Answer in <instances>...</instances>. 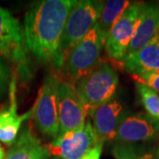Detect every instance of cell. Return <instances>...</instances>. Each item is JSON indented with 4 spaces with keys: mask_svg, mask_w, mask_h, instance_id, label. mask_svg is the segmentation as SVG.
Masks as SVG:
<instances>
[{
    "mask_svg": "<svg viewBox=\"0 0 159 159\" xmlns=\"http://www.w3.org/2000/svg\"><path fill=\"white\" fill-rule=\"evenodd\" d=\"M104 2L76 1L69 13L63 31L55 66L62 68L74 46L93 29L99 20Z\"/></svg>",
    "mask_w": 159,
    "mask_h": 159,
    "instance_id": "2",
    "label": "cell"
},
{
    "mask_svg": "<svg viewBox=\"0 0 159 159\" xmlns=\"http://www.w3.org/2000/svg\"><path fill=\"white\" fill-rule=\"evenodd\" d=\"M76 0H41L33 3L25 15L26 43L43 62L56 64L63 31Z\"/></svg>",
    "mask_w": 159,
    "mask_h": 159,
    "instance_id": "1",
    "label": "cell"
},
{
    "mask_svg": "<svg viewBox=\"0 0 159 159\" xmlns=\"http://www.w3.org/2000/svg\"><path fill=\"white\" fill-rule=\"evenodd\" d=\"M159 34V3L144 4L141 21L131 41L125 57L136 53Z\"/></svg>",
    "mask_w": 159,
    "mask_h": 159,
    "instance_id": "13",
    "label": "cell"
},
{
    "mask_svg": "<svg viewBox=\"0 0 159 159\" xmlns=\"http://www.w3.org/2000/svg\"><path fill=\"white\" fill-rule=\"evenodd\" d=\"M156 157H157V159H159V145L157 146V150H156Z\"/></svg>",
    "mask_w": 159,
    "mask_h": 159,
    "instance_id": "23",
    "label": "cell"
},
{
    "mask_svg": "<svg viewBox=\"0 0 159 159\" xmlns=\"http://www.w3.org/2000/svg\"><path fill=\"white\" fill-rule=\"evenodd\" d=\"M29 48L19 20L0 6V56L12 63L22 79L29 76Z\"/></svg>",
    "mask_w": 159,
    "mask_h": 159,
    "instance_id": "3",
    "label": "cell"
},
{
    "mask_svg": "<svg viewBox=\"0 0 159 159\" xmlns=\"http://www.w3.org/2000/svg\"><path fill=\"white\" fill-rule=\"evenodd\" d=\"M103 142H99L97 145L89 150L81 159H100L102 151Z\"/></svg>",
    "mask_w": 159,
    "mask_h": 159,
    "instance_id": "21",
    "label": "cell"
},
{
    "mask_svg": "<svg viewBox=\"0 0 159 159\" xmlns=\"http://www.w3.org/2000/svg\"><path fill=\"white\" fill-rule=\"evenodd\" d=\"M105 41L96 25L74 46L69 53L62 70L69 79L78 81L97 68Z\"/></svg>",
    "mask_w": 159,
    "mask_h": 159,
    "instance_id": "5",
    "label": "cell"
},
{
    "mask_svg": "<svg viewBox=\"0 0 159 159\" xmlns=\"http://www.w3.org/2000/svg\"><path fill=\"white\" fill-rule=\"evenodd\" d=\"M122 111L121 103L113 100L97 107L89 114L93 119V128L99 142L111 141L116 138L122 120Z\"/></svg>",
    "mask_w": 159,
    "mask_h": 159,
    "instance_id": "11",
    "label": "cell"
},
{
    "mask_svg": "<svg viewBox=\"0 0 159 159\" xmlns=\"http://www.w3.org/2000/svg\"><path fill=\"white\" fill-rule=\"evenodd\" d=\"M4 158H5V151H4V149H3V148L0 145V159Z\"/></svg>",
    "mask_w": 159,
    "mask_h": 159,
    "instance_id": "22",
    "label": "cell"
},
{
    "mask_svg": "<svg viewBox=\"0 0 159 159\" xmlns=\"http://www.w3.org/2000/svg\"><path fill=\"white\" fill-rule=\"evenodd\" d=\"M89 111L80 99L76 87L67 81H61L58 91L59 133L77 130L86 124Z\"/></svg>",
    "mask_w": 159,
    "mask_h": 159,
    "instance_id": "9",
    "label": "cell"
},
{
    "mask_svg": "<svg viewBox=\"0 0 159 159\" xmlns=\"http://www.w3.org/2000/svg\"><path fill=\"white\" fill-rule=\"evenodd\" d=\"M159 136V121L148 114L135 113L120 121L116 138L121 143H134L155 140Z\"/></svg>",
    "mask_w": 159,
    "mask_h": 159,
    "instance_id": "10",
    "label": "cell"
},
{
    "mask_svg": "<svg viewBox=\"0 0 159 159\" xmlns=\"http://www.w3.org/2000/svg\"><path fill=\"white\" fill-rule=\"evenodd\" d=\"M111 152L116 159H157L153 153L129 143H117Z\"/></svg>",
    "mask_w": 159,
    "mask_h": 159,
    "instance_id": "18",
    "label": "cell"
},
{
    "mask_svg": "<svg viewBox=\"0 0 159 159\" xmlns=\"http://www.w3.org/2000/svg\"><path fill=\"white\" fill-rule=\"evenodd\" d=\"M136 83H141L150 88L154 91H159V70L147 72L139 75H133Z\"/></svg>",
    "mask_w": 159,
    "mask_h": 159,
    "instance_id": "19",
    "label": "cell"
},
{
    "mask_svg": "<svg viewBox=\"0 0 159 159\" xmlns=\"http://www.w3.org/2000/svg\"><path fill=\"white\" fill-rule=\"evenodd\" d=\"M120 63L133 75L159 70L158 35L136 53L124 57Z\"/></svg>",
    "mask_w": 159,
    "mask_h": 159,
    "instance_id": "14",
    "label": "cell"
},
{
    "mask_svg": "<svg viewBox=\"0 0 159 159\" xmlns=\"http://www.w3.org/2000/svg\"><path fill=\"white\" fill-rule=\"evenodd\" d=\"M60 83L57 76L47 75L34 106L33 117L36 126L42 134L54 139L59 133L58 91Z\"/></svg>",
    "mask_w": 159,
    "mask_h": 159,
    "instance_id": "6",
    "label": "cell"
},
{
    "mask_svg": "<svg viewBox=\"0 0 159 159\" xmlns=\"http://www.w3.org/2000/svg\"><path fill=\"white\" fill-rule=\"evenodd\" d=\"M48 148L43 146L29 126H25L4 159L48 158Z\"/></svg>",
    "mask_w": 159,
    "mask_h": 159,
    "instance_id": "15",
    "label": "cell"
},
{
    "mask_svg": "<svg viewBox=\"0 0 159 159\" xmlns=\"http://www.w3.org/2000/svg\"><path fill=\"white\" fill-rule=\"evenodd\" d=\"M158 36H159V34H158Z\"/></svg>",
    "mask_w": 159,
    "mask_h": 159,
    "instance_id": "25",
    "label": "cell"
},
{
    "mask_svg": "<svg viewBox=\"0 0 159 159\" xmlns=\"http://www.w3.org/2000/svg\"><path fill=\"white\" fill-rule=\"evenodd\" d=\"M143 7L144 3L131 4L114 25L104 43L109 57L119 62L125 57L131 41L141 21Z\"/></svg>",
    "mask_w": 159,
    "mask_h": 159,
    "instance_id": "7",
    "label": "cell"
},
{
    "mask_svg": "<svg viewBox=\"0 0 159 159\" xmlns=\"http://www.w3.org/2000/svg\"><path fill=\"white\" fill-rule=\"evenodd\" d=\"M136 91L147 114L159 121L158 94L147 86L136 83Z\"/></svg>",
    "mask_w": 159,
    "mask_h": 159,
    "instance_id": "17",
    "label": "cell"
},
{
    "mask_svg": "<svg viewBox=\"0 0 159 159\" xmlns=\"http://www.w3.org/2000/svg\"><path fill=\"white\" fill-rule=\"evenodd\" d=\"M119 76L110 65L102 64L77 81L76 90L89 111L105 104L116 93Z\"/></svg>",
    "mask_w": 159,
    "mask_h": 159,
    "instance_id": "4",
    "label": "cell"
},
{
    "mask_svg": "<svg viewBox=\"0 0 159 159\" xmlns=\"http://www.w3.org/2000/svg\"><path fill=\"white\" fill-rule=\"evenodd\" d=\"M99 142L90 121L77 130L57 135L47 146L50 155L59 159H81Z\"/></svg>",
    "mask_w": 159,
    "mask_h": 159,
    "instance_id": "8",
    "label": "cell"
},
{
    "mask_svg": "<svg viewBox=\"0 0 159 159\" xmlns=\"http://www.w3.org/2000/svg\"><path fill=\"white\" fill-rule=\"evenodd\" d=\"M130 5L131 2L127 0H110L104 2L101 16L97 23L104 41H106L114 25L118 22Z\"/></svg>",
    "mask_w": 159,
    "mask_h": 159,
    "instance_id": "16",
    "label": "cell"
},
{
    "mask_svg": "<svg viewBox=\"0 0 159 159\" xmlns=\"http://www.w3.org/2000/svg\"><path fill=\"white\" fill-rule=\"evenodd\" d=\"M41 159H47V158H41Z\"/></svg>",
    "mask_w": 159,
    "mask_h": 159,
    "instance_id": "24",
    "label": "cell"
},
{
    "mask_svg": "<svg viewBox=\"0 0 159 159\" xmlns=\"http://www.w3.org/2000/svg\"><path fill=\"white\" fill-rule=\"evenodd\" d=\"M9 96V106L0 111V141L10 146L16 141L21 124L29 117L34 116V108L23 115L17 113L15 76L10 82Z\"/></svg>",
    "mask_w": 159,
    "mask_h": 159,
    "instance_id": "12",
    "label": "cell"
},
{
    "mask_svg": "<svg viewBox=\"0 0 159 159\" xmlns=\"http://www.w3.org/2000/svg\"><path fill=\"white\" fill-rule=\"evenodd\" d=\"M8 80H9L8 69L6 66V65L0 60V97L7 88Z\"/></svg>",
    "mask_w": 159,
    "mask_h": 159,
    "instance_id": "20",
    "label": "cell"
}]
</instances>
